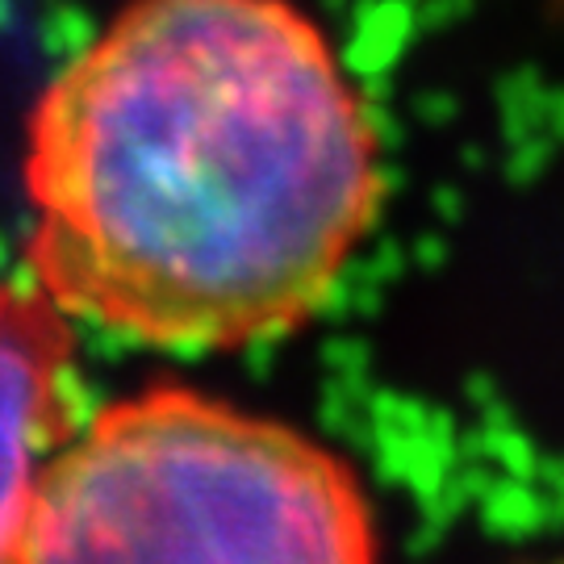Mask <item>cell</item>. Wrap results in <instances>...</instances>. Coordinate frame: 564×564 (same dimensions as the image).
<instances>
[{
  "mask_svg": "<svg viewBox=\"0 0 564 564\" xmlns=\"http://www.w3.org/2000/svg\"><path fill=\"white\" fill-rule=\"evenodd\" d=\"M76 318L30 281H0V561L18 556L42 464L80 423Z\"/></svg>",
  "mask_w": 564,
  "mask_h": 564,
  "instance_id": "cell-3",
  "label": "cell"
},
{
  "mask_svg": "<svg viewBox=\"0 0 564 564\" xmlns=\"http://www.w3.org/2000/svg\"><path fill=\"white\" fill-rule=\"evenodd\" d=\"M377 556V510L339 452L272 414L155 381L105 402L51 452L13 564Z\"/></svg>",
  "mask_w": 564,
  "mask_h": 564,
  "instance_id": "cell-2",
  "label": "cell"
},
{
  "mask_svg": "<svg viewBox=\"0 0 564 564\" xmlns=\"http://www.w3.org/2000/svg\"><path fill=\"white\" fill-rule=\"evenodd\" d=\"M25 276L76 326L239 351L310 326L381 214V139L293 0H126L34 97Z\"/></svg>",
  "mask_w": 564,
  "mask_h": 564,
  "instance_id": "cell-1",
  "label": "cell"
}]
</instances>
